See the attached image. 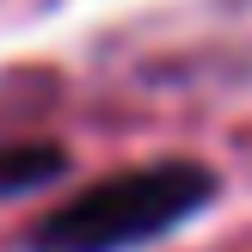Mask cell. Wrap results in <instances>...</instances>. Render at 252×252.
Instances as JSON below:
<instances>
[{
  "instance_id": "1",
  "label": "cell",
  "mask_w": 252,
  "mask_h": 252,
  "mask_svg": "<svg viewBox=\"0 0 252 252\" xmlns=\"http://www.w3.org/2000/svg\"><path fill=\"white\" fill-rule=\"evenodd\" d=\"M216 191L221 185L203 160H148L135 172H111V179L74 191L68 203H56L25 234V252H135V246H154L172 228H185Z\"/></svg>"
},
{
  "instance_id": "2",
  "label": "cell",
  "mask_w": 252,
  "mask_h": 252,
  "mask_svg": "<svg viewBox=\"0 0 252 252\" xmlns=\"http://www.w3.org/2000/svg\"><path fill=\"white\" fill-rule=\"evenodd\" d=\"M68 172V148L62 142H0V197L43 191Z\"/></svg>"
}]
</instances>
